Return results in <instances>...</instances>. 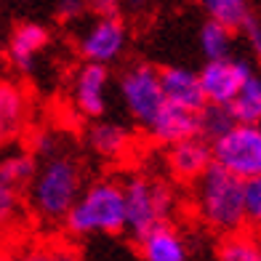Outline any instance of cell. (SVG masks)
Instances as JSON below:
<instances>
[{
    "label": "cell",
    "mask_w": 261,
    "mask_h": 261,
    "mask_svg": "<svg viewBox=\"0 0 261 261\" xmlns=\"http://www.w3.org/2000/svg\"><path fill=\"white\" fill-rule=\"evenodd\" d=\"M123 200H125V232L130 237L147 234L160 224L173 221L176 213V195L168 181L149 173H134L123 181Z\"/></svg>",
    "instance_id": "cell-4"
},
{
    "label": "cell",
    "mask_w": 261,
    "mask_h": 261,
    "mask_svg": "<svg viewBox=\"0 0 261 261\" xmlns=\"http://www.w3.org/2000/svg\"><path fill=\"white\" fill-rule=\"evenodd\" d=\"M197 115L200 112H189V110H181V107L165 104L149 120V125H144V130L152 141H158L163 147H171V144H179L184 139L200 136L197 134Z\"/></svg>",
    "instance_id": "cell-14"
},
{
    "label": "cell",
    "mask_w": 261,
    "mask_h": 261,
    "mask_svg": "<svg viewBox=\"0 0 261 261\" xmlns=\"http://www.w3.org/2000/svg\"><path fill=\"white\" fill-rule=\"evenodd\" d=\"M253 72V67L245 59H219V62H205L197 72L200 88H203L205 104L211 107H229L237 91L245 83V77Z\"/></svg>",
    "instance_id": "cell-8"
},
{
    "label": "cell",
    "mask_w": 261,
    "mask_h": 261,
    "mask_svg": "<svg viewBox=\"0 0 261 261\" xmlns=\"http://www.w3.org/2000/svg\"><path fill=\"white\" fill-rule=\"evenodd\" d=\"M83 192L80 160L69 152H54L51 158L38 160L35 179L27 187L30 208L45 224H62L69 208Z\"/></svg>",
    "instance_id": "cell-1"
},
{
    "label": "cell",
    "mask_w": 261,
    "mask_h": 261,
    "mask_svg": "<svg viewBox=\"0 0 261 261\" xmlns=\"http://www.w3.org/2000/svg\"><path fill=\"white\" fill-rule=\"evenodd\" d=\"M86 141L93 149V155L104 160H117L130 149V134L128 128L112 120H96L86 130Z\"/></svg>",
    "instance_id": "cell-16"
},
{
    "label": "cell",
    "mask_w": 261,
    "mask_h": 261,
    "mask_svg": "<svg viewBox=\"0 0 261 261\" xmlns=\"http://www.w3.org/2000/svg\"><path fill=\"white\" fill-rule=\"evenodd\" d=\"M160 86L165 104L181 107L189 112H203L205 110V96L200 88V77L189 67H163L160 69Z\"/></svg>",
    "instance_id": "cell-13"
},
{
    "label": "cell",
    "mask_w": 261,
    "mask_h": 261,
    "mask_svg": "<svg viewBox=\"0 0 261 261\" xmlns=\"http://www.w3.org/2000/svg\"><path fill=\"white\" fill-rule=\"evenodd\" d=\"M110 67L101 64H86L75 72L72 77V107L88 120H99L107 112V101H110Z\"/></svg>",
    "instance_id": "cell-9"
},
{
    "label": "cell",
    "mask_w": 261,
    "mask_h": 261,
    "mask_svg": "<svg viewBox=\"0 0 261 261\" xmlns=\"http://www.w3.org/2000/svg\"><path fill=\"white\" fill-rule=\"evenodd\" d=\"M203 11L211 21L227 27V30H243L251 19V6L248 0H200Z\"/></svg>",
    "instance_id": "cell-18"
},
{
    "label": "cell",
    "mask_w": 261,
    "mask_h": 261,
    "mask_svg": "<svg viewBox=\"0 0 261 261\" xmlns=\"http://www.w3.org/2000/svg\"><path fill=\"white\" fill-rule=\"evenodd\" d=\"M30 99L16 83L0 80V147L14 141L27 125Z\"/></svg>",
    "instance_id": "cell-15"
},
{
    "label": "cell",
    "mask_w": 261,
    "mask_h": 261,
    "mask_svg": "<svg viewBox=\"0 0 261 261\" xmlns=\"http://www.w3.org/2000/svg\"><path fill=\"white\" fill-rule=\"evenodd\" d=\"M21 213V197L16 189L0 184V229H8Z\"/></svg>",
    "instance_id": "cell-25"
},
{
    "label": "cell",
    "mask_w": 261,
    "mask_h": 261,
    "mask_svg": "<svg viewBox=\"0 0 261 261\" xmlns=\"http://www.w3.org/2000/svg\"><path fill=\"white\" fill-rule=\"evenodd\" d=\"M234 125L232 115L227 107H211L205 104V110L197 115V134L205 141H216L219 136H224L227 130Z\"/></svg>",
    "instance_id": "cell-22"
},
{
    "label": "cell",
    "mask_w": 261,
    "mask_h": 261,
    "mask_svg": "<svg viewBox=\"0 0 261 261\" xmlns=\"http://www.w3.org/2000/svg\"><path fill=\"white\" fill-rule=\"evenodd\" d=\"M213 165H219L243 184L261 176V125L234 123L227 134L211 141Z\"/></svg>",
    "instance_id": "cell-5"
},
{
    "label": "cell",
    "mask_w": 261,
    "mask_h": 261,
    "mask_svg": "<svg viewBox=\"0 0 261 261\" xmlns=\"http://www.w3.org/2000/svg\"><path fill=\"white\" fill-rule=\"evenodd\" d=\"M192 203L197 219L216 234H237L245 227V184L219 165L195 181Z\"/></svg>",
    "instance_id": "cell-2"
},
{
    "label": "cell",
    "mask_w": 261,
    "mask_h": 261,
    "mask_svg": "<svg viewBox=\"0 0 261 261\" xmlns=\"http://www.w3.org/2000/svg\"><path fill=\"white\" fill-rule=\"evenodd\" d=\"M219 261H261V240L248 232L224 237L219 245Z\"/></svg>",
    "instance_id": "cell-21"
},
{
    "label": "cell",
    "mask_w": 261,
    "mask_h": 261,
    "mask_svg": "<svg viewBox=\"0 0 261 261\" xmlns=\"http://www.w3.org/2000/svg\"><path fill=\"white\" fill-rule=\"evenodd\" d=\"M123 3H125V6H130L134 11H141V8H147V6L152 3V0H123Z\"/></svg>",
    "instance_id": "cell-30"
},
{
    "label": "cell",
    "mask_w": 261,
    "mask_h": 261,
    "mask_svg": "<svg viewBox=\"0 0 261 261\" xmlns=\"http://www.w3.org/2000/svg\"><path fill=\"white\" fill-rule=\"evenodd\" d=\"M232 120L243 125H261V72H251L227 107Z\"/></svg>",
    "instance_id": "cell-17"
},
{
    "label": "cell",
    "mask_w": 261,
    "mask_h": 261,
    "mask_svg": "<svg viewBox=\"0 0 261 261\" xmlns=\"http://www.w3.org/2000/svg\"><path fill=\"white\" fill-rule=\"evenodd\" d=\"M62 224L72 237H115L125 232L123 184L99 179L83 187L80 197Z\"/></svg>",
    "instance_id": "cell-3"
},
{
    "label": "cell",
    "mask_w": 261,
    "mask_h": 261,
    "mask_svg": "<svg viewBox=\"0 0 261 261\" xmlns=\"http://www.w3.org/2000/svg\"><path fill=\"white\" fill-rule=\"evenodd\" d=\"M0 261H19L14 253H8V251H3V248H0Z\"/></svg>",
    "instance_id": "cell-31"
},
{
    "label": "cell",
    "mask_w": 261,
    "mask_h": 261,
    "mask_svg": "<svg viewBox=\"0 0 261 261\" xmlns=\"http://www.w3.org/2000/svg\"><path fill=\"white\" fill-rule=\"evenodd\" d=\"M197 43L203 51L205 62H219V59H229L232 56V43H234V32L216 24V21H205L197 32Z\"/></svg>",
    "instance_id": "cell-20"
},
{
    "label": "cell",
    "mask_w": 261,
    "mask_h": 261,
    "mask_svg": "<svg viewBox=\"0 0 261 261\" xmlns=\"http://www.w3.org/2000/svg\"><path fill=\"white\" fill-rule=\"evenodd\" d=\"M62 147H59V139L51 128H40L38 134L32 136V147H30V155L35 160H45V158H51L54 152H59Z\"/></svg>",
    "instance_id": "cell-26"
},
{
    "label": "cell",
    "mask_w": 261,
    "mask_h": 261,
    "mask_svg": "<svg viewBox=\"0 0 261 261\" xmlns=\"http://www.w3.org/2000/svg\"><path fill=\"white\" fill-rule=\"evenodd\" d=\"M117 93H120L125 112L141 128L149 125L152 117L165 107L163 86H160V69H155L152 64H144V62L130 64L120 75V80H117Z\"/></svg>",
    "instance_id": "cell-6"
},
{
    "label": "cell",
    "mask_w": 261,
    "mask_h": 261,
    "mask_svg": "<svg viewBox=\"0 0 261 261\" xmlns=\"http://www.w3.org/2000/svg\"><path fill=\"white\" fill-rule=\"evenodd\" d=\"M245 227L261 232V176L245 181Z\"/></svg>",
    "instance_id": "cell-24"
},
{
    "label": "cell",
    "mask_w": 261,
    "mask_h": 261,
    "mask_svg": "<svg viewBox=\"0 0 261 261\" xmlns=\"http://www.w3.org/2000/svg\"><path fill=\"white\" fill-rule=\"evenodd\" d=\"M128 48V27L120 16H96L80 32L77 51L86 64L110 67Z\"/></svg>",
    "instance_id": "cell-7"
},
{
    "label": "cell",
    "mask_w": 261,
    "mask_h": 261,
    "mask_svg": "<svg viewBox=\"0 0 261 261\" xmlns=\"http://www.w3.org/2000/svg\"><path fill=\"white\" fill-rule=\"evenodd\" d=\"M243 35H245V40H248V48H251L253 56L261 62V21H256L251 16V19H248V24L243 27Z\"/></svg>",
    "instance_id": "cell-28"
},
{
    "label": "cell",
    "mask_w": 261,
    "mask_h": 261,
    "mask_svg": "<svg viewBox=\"0 0 261 261\" xmlns=\"http://www.w3.org/2000/svg\"><path fill=\"white\" fill-rule=\"evenodd\" d=\"M35 171H38V160L30 152H14V155L0 160V184L21 192L35 179Z\"/></svg>",
    "instance_id": "cell-19"
},
{
    "label": "cell",
    "mask_w": 261,
    "mask_h": 261,
    "mask_svg": "<svg viewBox=\"0 0 261 261\" xmlns=\"http://www.w3.org/2000/svg\"><path fill=\"white\" fill-rule=\"evenodd\" d=\"M0 56H3V48H0Z\"/></svg>",
    "instance_id": "cell-32"
},
{
    "label": "cell",
    "mask_w": 261,
    "mask_h": 261,
    "mask_svg": "<svg viewBox=\"0 0 261 261\" xmlns=\"http://www.w3.org/2000/svg\"><path fill=\"white\" fill-rule=\"evenodd\" d=\"M86 11H88V0H59L56 3L59 21H77Z\"/></svg>",
    "instance_id": "cell-27"
},
{
    "label": "cell",
    "mask_w": 261,
    "mask_h": 261,
    "mask_svg": "<svg viewBox=\"0 0 261 261\" xmlns=\"http://www.w3.org/2000/svg\"><path fill=\"white\" fill-rule=\"evenodd\" d=\"M19 261H83V256L69 245H40L27 251Z\"/></svg>",
    "instance_id": "cell-23"
},
{
    "label": "cell",
    "mask_w": 261,
    "mask_h": 261,
    "mask_svg": "<svg viewBox=\"0 0 261 261\" xmlns=\"http://www.w3.org/2000/svg\"><path fill=\"white\" fill-rule=\"evenodd\" d=\"M165 165L179 181H197L213 165L211 141H205L203 136H192L165 147Z\"/></svg>",
    "instance_id": "cell-10"
},
{
    "label": "cell",
    "mask_w": 261,
    "mask_h": 261,
    "mask_svg": "<svg viewBox=\"0 0 261 261\" xmlns=\"http://www.w3.org/2000/svg\"><path fill=\"white\" fill-rule=\"evenodd\" d=\"M136 243L141 261H192V248H189L187 234L173 221L149 229Z\"/></svg>",
    "instance_id": "cell-11"
},
{
    "label": "cell",
    "mask_w": 261,
    "mask_h": 261,
    "mask_svg": "<svg viewBox=\"0 0 261 261\" xmlns=\"http://www.w3.org/2000/svg\"><path fill=\"white\" fill-rule=\"evenodd\" d=\"M120 6H123V0H88V8L96 16H117Z\"/></svg>",
    "instance_id": "cell-29"
},
{
    "label": "cell",
    "mask_w": 261,
    "mask_h": 261,
    "mask_svg": "<svg viewBox=\"0 0 261 261\" xmlns=\"http://www.w3.org/2000/svg\"><path fill=\"white\" fill-rule=\"evenodd\" d=\"M48 43H51V35L43 24H38V21H21L8 35L6 59L19 72H30Z\"/></svg>",
    "instance_id": "cell-12"
}]
</instances>
